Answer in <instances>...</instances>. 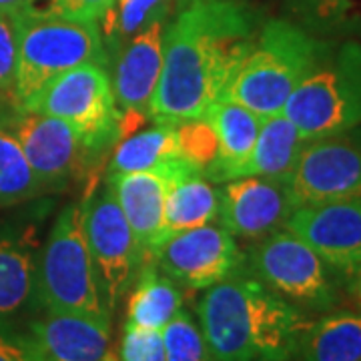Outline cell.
Listing matches in <instances>:
<instances>
[{
    "label": "cell",
    "instance_id": "cell-20",
    "mask_svg": "<svg viewBox=\"0 0 361 361\" xmlns=\"http://www.w3.org/2000/svg\"><path fill=\"white\" fill-rule=\"evenodd\" d=\"M219 217V189L189 161L171 183L165 203L163 239L173 233L209 225ZM161 239V241H163Z\"/></svg>",
    "mask_w": 361,
    "mask_h": 361
},
{
    "label": "cell",
    "instance_id": "cell-14",
    "mask_svg": "<svg viewBox=\"0 0 361 361\" xmlns=\"http://www.w3.org/2000/svg\"><path fill=\"white\" fill-rule=\"evenodd\" d=\"M295 211L289 187L277 177H239L219 189L221 227L235 239L259 241L285 227Z\"/></svg>",
    "mask_w": 361,
    "mask_h": 361
},
{
    "label": "cell",
    "instance_id": "cell-23",
    "mask_svg": "<svg viewBox=\"0 0 361 361\" xmlns=\"http://www.w3.org/2000/svg\"><path fill=\"white\" fill-rule=\"evenodd\" d=\"M301 361H361V311H334L310 323L301 337Z\"/></svg>",
    "mask_w": 361,
    "mask_h": 361
},
{
    "label": "cell",
    "instance_id": "cell-6",
    "mask_svg": "<svg viewBox=\"0 0 361 361\" xmlns=\"http://www.w3.org/2000/svg\"><path fill=\"white\" fill-rule=\"evenodd\" d=\"M101 23L18 14V59L14 103L23 104L49 80L87 63L106 66Z\"/></svg>",
    "mask_w": 361,
    "mask_h": 361
},
{
    "label": "cell",
    "instance_id": "cell-27",
    "mask_svg": "<svg viewBox=\"0 0 361 361\" xmlns=\"http://www.w3.org/2000/svg\"><path fill=\"white\" fill-rule=\"evenodd\" d=\"M169 0H115L103 20V39L111 49H118L141 28L157 18H165Z\"/></svg>",
    "mask_w": 361,
    "mask_h": 361
},
{
    "label": "cell",
    "instance_id": "cell-15",
    "mask_svg": "<svg viewBox=\"0 0 361 361\" xmlns=\"http://www.w3.org/2000/svg\"><path fill=\"white\" fill-rule=\"evenodd\" d=\"M185 163L187 161L177 155L149 171L106 177V185L115 193L116 203L129 221L130 229L135 233L137 243L145 255V261L151 257V253L163 239V221H165L169 189L175 175Z\"/></svg>",
    "mask_w": 361,
    "mask_h": 361
},
{
    "label": "cell",
    "instance_id": "cell-12",
    "mask_svg": "<svg viewBox=\"0 0 361 361\" xmlns=\"http://www.w3.org/2000/svg\"><path fill=\"white\" fill-rule=\"evenodd\" d=\"M149 259L179 287L203 291L245 269L237 239L213 223L169 235Z\"/></svg>",
    "mask_w": 361,
    "mask_h": 361
},
{
    "label": "cell",
    "instance_id": "cell-26",
    "mask_svg": "<svg viewBox=\"0 0 361 361\" xmlns=\"http://www.w3.org/2000/svg\"><path fill=\"white\" fill-rule=\"evenodd\" d=\"M44 191L20 145L0 125V209L23 205Z\"/></svg>",
    "mask_w": 361,
    "mask_h": 361
},
{
    "label": "cell",
    "instance_id": "cell-25",
    "mask_svg": "<svg viewBox=\"0 0 361 361\" xmlns=\"http://www.w3.org/2000/svg\"><path fill=\"white\" fill-rule=\"evenodd\" d=\"M293 23L313 35H360L361 0H283Z\"/></svg>",
    "mask_w": 361,
    "mask_h": 361
},
{
    "label": "cell",
    "instance_id": "cell-19",
    "mask_svg": "<svg viewBox=\"0 0 361 361\" xmlns=\"http://www.w3.org/2000/svg\"><path fill=\"white\" fill-rule=\"evenodd\" d=\"M205 118L217 137V159L207 169L205 175L211 180H231L235 171L253 151L263 116L241 104L221 99L211 106Z\"/></svg>",
    "mask_w": 361,
    "mask_h": 361
},
{
    "label": "cell",
    "instance_id": "cell-32",
    "mask_svg": "<svg viewBox=\"0 0 361 361\" xmlns=\"http://www.w3.org/2000/svg\"><path fill=\"white\" fill-rule=\"evenodd\" d=\"M118 361H167L163 334L125 323L118 345Z\"/></svg>",
    "mask_w": 361,
    "mask_h": 361
},
{
    "label": "cell",
    "instance_id": "cell-18",
    "mask_svg": "<svg viewBox=\"0 0 361 361\" xmlns=\"http://www.w3.org/2000/svg\"><path fill=\"white\" fill-rule=\"evenodd\" d=\"M39 247L32 235L0 225V319L35 307Z\"/></svg>",
    "mask_w": 361,
    "mask_h": 361
},
{
    "label": "cell",
    "instance_id": "cell-1",
    "mask_svg": "<svg viewBox=\"0 0 361 361\" xmlns=\"http://www.w3.org/2000/svg\"><path fill=\"white\" fill-rule=\"evenodd\" d=\"M259 28V14L243 0H187L165 26L151 118L167 125L205 118Z\"/></svg>",
    "mask_w": 361,
    "mask_h": 361
},
{
    "label": "cell",
    "instance_id": "cell-2",
    "mask_svg": "<svg viewBox=\"0 0 361 361\" xmlns=\"http://www.w3.org/2000/svg\"><path fill=\"white\" fill-rule=\"evenodd\" d=\"M197 322L215 361H293L311 319L243 269L207 287Z\"/></svg>",
    "mask_w": 361,
    "mask_h": 361
},
{
    "label": "cell",
    "instance_id": "cell-4",
    "mask_svg": "<svg viewBox=\"0 0 361 361\" xmlns=\"http://www.w3.org/2000/svg\"><path fill=\"white\" fill-rule=\"evenodd\" d=\"M35 307L111 322L85 235L82 203H68L39 249Z\"/></svg>",
    "mask_w": 361,
    "mask_h": 361
},
{
    "label": "cell",
    "instance_id": "cell-30",
    "mask_svg": "<svg viewBox=\"0 0 361 361\" xmlns=\"http://www.w3.org/2000/svg\"><path fill=\"white\" fill-rule=\"evenodd\" d=\"M113 4L115 0H28L23 14L101 23Z\"/></svg>",
    "mask_w": 361,
    "mask_h": 361
},
{
    "label": "cell",
    "instance_id": "cell-9",
    "mask_svg": "<svg viewBox=\"0 0 361 361\" xmlns=\"http://www.w3.org/2000/svg\"><path fill=\"white\" fill-rule=\"evenodd\" d=\"M82 221L97 283L106 310L113 315L116 303L135 283L145 255L106 183L82 201Z\"/></svg>",
    "mask_w": 361,
    "mask_h": 361
},
{
    "label": "cell",
    "instance_id": "cell-16",
    "mask_svg": "<svg viewBox=\"0 0 361 361\" xmlns=\"http://www.w3.org/2000/svg\"><path fill=\"white\" fill-rule=\"evenodd\" d=\"M165 26V18H157L116 49L111 82L121 113H139L151 118V103L163 66Z\"/></svg>",
    "mask_w": 361,
    "mask_h": 361
},
{
    "label": "cell",
    "instance_id": "cell-21",
    "mask_svg": "<svg viewBox=\"0 0 361 361\" xmlns=\"http://www.w3.org/2000/svg\"><path fill=\"white\" fill-rule=\"evenodd\" d=\"M305 139L297 127L283 115L265 116L259 129L257 141L247 161L235 171L233 179L239 177H277L283 179L293 169L297 157L305 147Z\"/></svg>",
    "mask_w": 361,
    "mask_h": 361
},
{
    "label": "cell",
    "instance_id": "cell-10",
    "mask_svg": "<svg viewBox=\"0 0 361 361\" xmlns=\"http://www.w3.org/2000/svg\"><path fill=\"white\" fill-rule=\"evenodd\" d=\"M283 179L295 209L361 199V129L307 141Z\"/></svg>",
    "mask_w": 361,
    "mask_h": 361
},
{
    "label": "cell",
    "instance_id": "cell-17",
    "mask_svg": "<svg viewBox=\"0 0 361 361\" xmlns=\"http://www.w3.org/2000/svg\"><path fill=\"white\" fill-rule=\"evenodd\" d=\"M32 337L44 361H118L111 322L77 313H51L28 323Z\"/></svg>",
    "mask_w": 361,
    "mask_h": 361
},
{
    "label": "cell",
    "instance_id": "cell-29",
    "mask_svg": "<svg viewBox=\"0 0 361 361\" xmlns=\"http://www.w3.org/2000/svg\"><path fill=\"white\" fill-rule=\"evenodd\" d=\"M179 155L205 173L217 159V137L207 118H195L175 125Z\"/></svg>",
    "mask_w": 361,
    "mask_h": 361
},
{
    "label": "cell",
    "instance_id": "cell-3",
    "mask_svg": "<svg viewBox=\"0 0 361 361\" xmlns=\"http://www.w3.org/2000/svg\"><path fill=\"white\" fill-rule=\"evenodd\" d=\"M334 42L319 39L287 18L261 25L253 44L237 65L223 99L259 116L277 115L311 68Z\"/></svg>",
    "mask_w": 361,
    "mask_h": 361
},
{
    "label": "cell",
    "instance_id": "cell-13",
    "mask_svg": "<svg viewBox=\"0 0 361 361\" xmlns=\"http://www.w3.org/2000/svg\"><path fill=\"white\" fill-rule=\"evenodd\" d=\"M285 227L299 235L337 277L361 271V199L297 207Z\"/></svg>",
    "mask_w": 361,
    "mask_h": 361
},
{
    "label": "cell",
    "instance_id": "cell-33",
    "mask_svg": "<svg viewBox=\"0 0 361 361\" xmlns=\"http://www.w3.org/2000/svg\"><path fill=\"white\" fill-rule=\"evenodd\" d=\"M0 361H44V357L28 331L23 334L6 319H0Z\"/></svg>",
    "mask_w": 361,
    "mask_h": 361
},
{
    "label": "cell",
    "instance_id": "cell-28",
    "mask_svg": "<svg viewBox=\"0 0 361 361\" xmlns=\"http://www.w3.org/2000/svg\"><path fill=\"white\" fill-rule=\"evenodd\" d=\"M161 334L167 361H215L201 325L189 311L180 310Z\"/></svg>",
    "mask_w": 361,
    "mask_h": 361
},
{
    "label": "cell",
    "instance_id": "cell-11",
    "mask_svg": "<svg viewBox=\"0 0 361 361\" xmlns=\"http://www.w3.org/2000/svg\"><path fill=\"white\" fill-rule=\"evenodd\" d=\"M0 125L13 135L47 191L65 187L94 153L68 123L56 116L11 106Z\"/></svg>",
    "mask_w": 361,
    "mask_h": 361
},
{
    "label": "cell",
    "instance_id": "cell-37",
    "mask_svg": "<svg viewBox=\"0 0 361 361\" xmlns=\"http://www.w3.org/2000/svg\"><path fill=\"white\" fill-rule=\"evenodd\" d=\"M179 2H187V0H179Z\"/></svg>",
    "mask_w": 361,
    "mask_h": 361
},
{
    "label": "cell",
    "instance_id": "cell-34",
    "mask_svg": "<svg viewBox=\"0 0 361 361\" xmlns=\"http://www.w3.org/2000/svg\"><path fill=\"white\" fill-rule=\"evenodd\" d=\"M28 0H0V11H6V13L13 14H23L25 13Z\"/></svg>",
    "mask_w": 361,
    "mask_h": 361
},
{
    "label": "cell",
    "instance_id": "cell-36",
    "mask_svg": "<svg viewBox=\"0 0 361 361\" xmlns=\"http://www.w3.org/2000/svg\"><path fill=\"white\" fill-rule=\"evenodd\" d=\"M2 103H4V101H2V99H0V104H2Z\"/></svg>",
    "mask_w": 361,
    "mask_h": 361
},
{
    "label": "cell",
    "instance_id": "cell-8",
    "mask_svg": "<svg viewBox=\"0 0 361 361\" xmlns=\"http://www.w3.org/2000/svg\"><path fill=\"white\" fill-rule=\"evenodd\" d=\"M18 106L68 123L94 155L121 139V111L113 82L106 66L99 63H87L54 77Z\"/></svg>",
    "mask_w": 361,
    "mask_h": 361
},
{
    "label": "cell",
    "instance_id": "cell-7",
    "mask_svg": "<svg viewBox=\"0 0 361 361\" xmlns=\"http://www.w3.org/2000/svg\"><path fill=\"white\" fill-rule=\"evenodd\" d=\"M245 269L299 310L329 311L339 303L336 273L287 227L255 241L245 255Z\"/></svg>",
    "mask_w": 361,
    "mask_h": 361
},
{
    "label": "cell",
    "instance_id": "cell-35",
    "mask_svg": "<svg viewBox=\"0 0 361 361\" xmlns=\"http://www.w3.org/2000/svg\"><path fill=\"white\" fill-rule=\"evenodd\" d=\"M351 293H353V297L357 299V303L361 305V271L353 277V281H351Z\"/></svg>",
    "mask_w": 361,
    "mask_h": 361
},
{
    "label": "cell",
    "instance_id": "cell-22",
    "mask_svg": "<svg viewBox=\"0 0 361 361\" xmlns=\"http://www.w3.org/2000/svg\"><path fill=\"white\" fill-rule=\"evenodd\" d=\"M129 293L125 322L129 325L163 331V327L183 310L180 287L151 259L142 263Z\"/></svg>",
    "mask_w": 361,
    "mask_h": 361
},
{
    "label": "cell",
    "instance_id": "cell-31",
    "mask_svg": "<svg viewBox=\"0 0 361 361\" xmlns=\"http://www.w3.org/2000/svg\"><path fill=\"white\" fill-rule=\"evenodd\" d=\"M18 59V14L0 11V99L13 106Z\"/></svg>",
    "mask_w": 361,
    "mask_h": 361
},
{
    "label": "cell",
    "instance_id": "cell-24",
    "mask_svg": "<svg viewBox=\"0 0 361 361\" xmlns=\"http://www.w3.org/2000/svg\"><path fill=\"white\" fill-rule=\"evenodd\" d=\"M177 155L179 149H177L175 125L157 123L153 129H145L137 135H130L116 145L115 155L109 163V175L149 171Z\"/></svg>",
    "mask_w": 361,
    "mask_h": 361
},
{
    "label": "cell",
    "instance_id": "cell-5",
    "mask_svg": "<svg viewBox=\"0 0 361 361\" xmlns=\"http://www.w3.org/2000/svg\"><path fill=\"white\" fill-rule=\"evenodd\" d=\"M281 113L305 141L361 127V42L334 44L291 92Z\"/></svg>",
    "mask_w": 361,
    "mask_h": 361
}]
</instances>
